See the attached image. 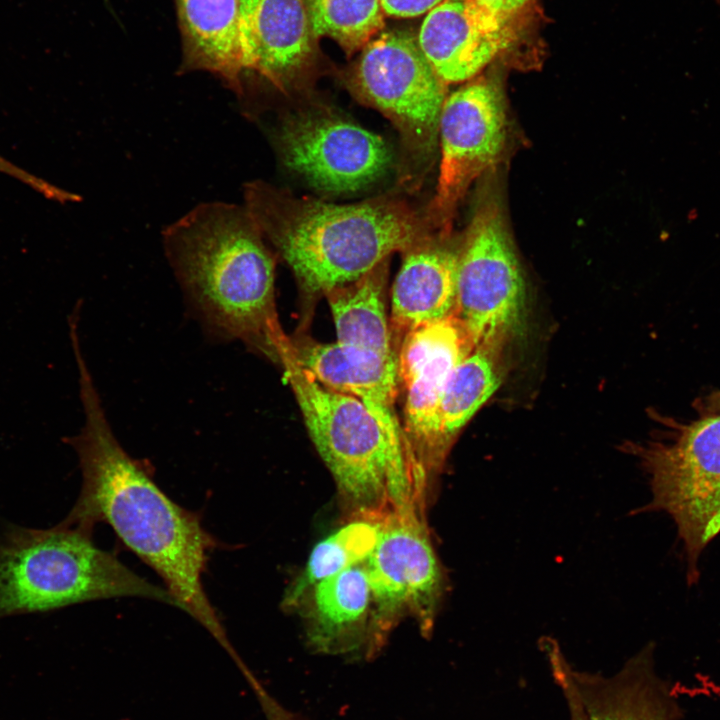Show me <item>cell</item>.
<instances>
[{"instance_id":"cb8c5ba5","label":"cell","mask_w":720,"mask_h":720,"mask_svg":"<svg viewBox=\"0 0 720 720\" xmlns=\"http://www.w3.org/2000/svg\"><path fill=\"white\" fill-rule=\"evenodd\" d=\"M480 12L513 26L532 0H466Z\"/></svg>"},{"instance_id":"8992f818","label":"cell","mask_w":720,"mask_h":720,"mask_svg":"<svg viewBox=\"0 0 720 720\" xmlns=\"http://www.w3.org/2000/svg\"><path fill=\"white\" fill-rule=\"evenodd\" d=\"M671 427L665 440L634 448L652 495L639 512L662 511L672 518L693 584L701 553L720 533V414Z\"/></svg>"},{"instance_id":"d4e9b609","label":"cell","mask_w":720,"mask_h":720,"mask_svg":"<svg viewBox=\"0 0 720 720\" xmlns=\"http://www.w3.org/2000/svg\"><path fill=\"white\" fill-rule=\"evenodd\" d=\"M0 172L8 174L15 179L27 184L37 192L43 194L44 196L58 200V201H65L68 197V193L49 184L48 182L42 180L41 178L36 177L35 175L21 169L20 167L14 165L7 159L0 156Z\"/></svg>"},{"instance_id":"7402d4cb","label":"cell","mask_w":720,"mask_h":720,"mask_svg":"<svg viewBox=\"0 0 720 720\" xmlns=\"http://www.w3.org/2000/svg\"><path fill=\"white\" fill-rule=\"evenodd\" d=\"M379 535L377 522H350L316 544L305 569L292 584L283 606L292 608L321 580L364 562L373 551Z\"/></svg>"},{"instance_id":"277c9868","label":"cell","mask_w":720,"mask_h":720,"mask_svg":"<svg viewBox=\"0 0 720 720\" xmlns=\"http://www.w3.org/2000/svg\"><path fill=\"white\" fill-rule=\"evenodd\" d=\"M279 356L316 450L362 519L422 514L427 481L413 455L390 440L360 400L297 364L288 346Z\"/></svg>"},{"instance_id":"d6986e66","label":"cell","mask_w":720,"mask_h":720,"mask_svg":"<svg viewBox=\"0 0 720 720\" xmlns=\"http://www.w3.org/2000/svg\"><path fill=\"white\" fill-rule=\"evenodd\" d=\"M177 6L184 38L183 70L211 72L241 95L239 0H177Z\"/></svg>"},{"instance_id":"7c38bea8","label":"cell","mask_w":720,"mask_h":720,"mask_svg":"<svg viewBox=\"0 0 720 720\" xmlns=\"http://www.w3.org/2000/svg\"><path fill=\"white\" fill-rule=\"evenodd\" d=\"M474 347L455 315L407 332L401 343L397 370L406 390L403 429L427 482L447 456L439 423L445 385L453 369Z\"/></svg>"},{"instance_id":"4fadbf2b","label":"cell","mask_w":720,"mask_h":720,"mask_svg":"<svg viewBox=\"0 0 720 720\" xmlns=\"http://www.w3.org/2000/svg\"><path fill=\"white\" fill-rule=\"evenodd\" d=\"M540 644L554 679L573 695L587 720L679 719L673 689L656 673L652 644L609 676L575 669L552 638Z\"/></svg>"},{"instance_id":"8fae6325","label":"cell","mask_w":720,"mask_h":720,"mask_svg":"<svg viewBox=\"0 0 720 720\" xmlns=\"http://www.w3.org/2000/svg\"><path fill=\"white\" fill-rule=\"evenodd\" d=\"M441 163L430 212L450 230L471 184L498 160L506 140L504 98L496 81L475 77L446 97L439 120Z\"/></svg>"},{"instance_id":"484cf974","label":"cell","mask_w":720,"mask_h":720,"mask_svg":"<svg viewBox=\"0 0 720 720\" xmlns=\"http://www.w3.org/2000/svg\"><path fill=\"white\" fill-rule=\"evenodd\" d=\"M443 0H380L384 14L394 17H415L429 12Z\"/></svg>"},{"instance_id":"30bf717a","label":"cell","mask_w":720,"mask_h":720,"mask_svg":"<svg viewBox=\"0 0 720 720\" xmlns=\"http://www.w3.org/2000/svg\"><path fill=\"white\" fill-rule=\"evenodd\" d=\"M275 144L289 169L327 193L361 190L386 174L392 162L380 136L328 111L288 115Z\"/></svg>"},{"instance_id":"5bb4252c","label":"cell","mask_w":720,"mask_h":720,"mask_svg":"<svg viewBox=\"0 0 720 720\" xmlns=\"http://www.w3.org/2000/svg\"><path fill=\"white\" fill-rule=\"evenodd\" d=\"M288 351L319 383L360 400L390 440L413 455L396 413V355L383 356L337 341L323 344L304 339H290Z\"/></svg>"},{"instance_id":"ffe728a7","label":"cell","mask_w":720,"mask_h":720,"mask_svg":"<svg viewBox=\"0 0 720 720\" xmlns=\"http://www.w3.org/2000/svg\"><path fill=\"white\" fill-rule=\"evenodd\" d=\"M387 260L359 279L335 287L324 295L333 316L337 342L396 355L385 303Z\"/></svg>"},{"instance_id":"6da1fadb","label":"cell","mask_w":720,"mask_h":720,"mask_svg":"<svg viewBox=\"0 0 720 720\" xmlns=\"http://www.w3.org/2000/svg\"><path fill=\"white\" fill-rule=\"evenodd\" d=\"M84 423L65 438L82 471L80 495L64 521L90 532L109 524L119 539L164 581L176 607L184 610L234 654L202 583L215 540L198 514L172 501L145 466L118 442L80 346L73 348Z\"/></svg>"},{"instance_id":"2e32d148","label":"cell","mask_w":720,"mask_h":720,"mask_svg":"<svg viewBox=\"0 0 720 720\" xmlns=\"http://www.w3.org/2000/svg\"><path fill=\"white\" fill-rule=\"evenodd\" d=\"M514 38L513 26L466 0H443L428 12L417 41L438 76L452 84L475 78Z\"/></svg>"},{"instance_id":"3957f363","label":"cell","mask_w":720,"mask_h":720,"mask_svg":"<svg viewBox=\"0 0 720 720\" xmlns=\"http://www.w3.org/2000/svg\"><path fill=\"white\" fill-rule=\"evenodd\" d=\"M243 194L263 236L311 294L351 283L428 237L416 212L398 199L339 205L261 181L245 184Z\"/></svg>"},{"instance_id":"83f0119b","label":"cell","mask_w":720,"mask_h":720,"mask_svg":"<svg viewBox=\"0 0 720 720\" xmlns=\"http://www.w3.org/2000/svg\"><path fill=\"white\" fill-rule=\"evenodd\" d=\"M715 1H716V2L718 3V5L720 6V0H715Z\"/></svg>"},{"instance_id":"9a60e30c","label":"cell","mask_w":720,"mask_h":720,"mask_svg":"<svg viewBox=\"0 0 720 720\" xmlns=\"http://www.w3.org/2000/svg\"><path fill=\"white\" fill-rule=\"evenodd\" d=\"M239 39L243 74L257 73L281 90L315 58L304 0H239Z\"/></svg>"},{"instance_id":"44dd1931","label":"cell","mask_w":720,"mask_h":720,"mask_svg":"<svg viewBox=\"0 0 720 720\" xmlns=\"http://www.w3.org/2000/svg\"><path fill=\"white\" fill-rule=\"evenodd\" d=\"M496 344L480 343L460 361L445 385L440 407V439L447 455L461 429L501 384Z\"/></svg>"},{"instance_id":"9c48e42d","label":"cell","mask_w":720,"mask_h":720,"mask_svg":"<svg viewBox=\"0 0 720 720\" xmlns=\"http://www.w3.org/2000/svg\"><path fill=\"white\" fill-rule=\"evenodd\" d=\"M446 85L417 39L404 31H388L372 39L350 78L354 95L389 118L407 148L419 157L434 151Z\"/></svg>"},{"instance_id":"603a6c76","label":"cell","mask_w":720,"mask_h":720,"mask_svg":"<svg viewBox=\"0 0 720 720\" xmlns=\"http://www.w3.org/2000/svg\"><path fill=\"white\" fill-rule=\"evenodd\" d=\"M304 2L314 37H330L347 54L363 49L384 26L380 0Z\"/></svg>"},{"instance_id":"52a82bcc","label":"cell","mask_w":720,"mask_h":720,"mask_svg":"<svg viewBox=\"0 0 720 720\" xmlns=\"http://www.w3.org/2000/svg\"><path fill=\"white\" fill-rule=\"evenodd\" d=\"M377 523L378 540L365 560L372 593L365 644L369 659L380 652L405 615L428 637L444 591V576L423 515L391 514Z\"/></svg>"},{"instance_id":"e0dca14e","label":"cell","mask_w":720,"mask_h":720,"mask_svg":"<svg viewBox=\"0 0 720 720\" xmlns=\"http://www.w3.org/2000/svg\"><path fill=\"white\" fill-rule=\"evenodd\" d=\"M459 250L428 237L404 251L392 288L391 324L404 335L455 314Z\"/></svg>"},{"instance_id":"7a4b0ae2","label":"cell","mask_w":720,"mask_h":720,"mask_svg":"<svg viewBox=\"0 0 720 720\" xmlns=\"http://www.w3.org/2000/svg\"><path fill=\"white\" fill-rule=\"evenodd\" d=\"M247 208L212 201L166 226L162 243L185 298L208 333L277 361L289 337L275 306V260Z\"/></svg>"},{"instance_id":"ba28073f","label":"cell","mask_w":720,"mask_h":720,"mask_svg":"<svg viewBox=\"0 0 720 720\" xmlns=\"http://www.w3.org/2000/svg\"><path fill=\"white\" fill-rule=\"evenodd\" d=\"M525 285L501 208L486 200L477 208L459 249L455 316L474 346L497 344L519 332Z\"/></svg>"},{"instance_id":"5b68a950","label":"cell","mask_w":720,"mask_h":720,"mask_svg":"<svg viewBox=\"0 0 720 720\" xmlns=\"http://www.w3.org/2000/svg\"><path fill=\"white\" fill-rule=\"evenodd\" d=\"M115 597L176 606L174 598L98 548L91 533L59 523L0 532V617Z\"/></svg>"},{"instance_id":"4316f807","label":"cell","mask_w":720,"mask_h":720,"mask_svg":"<svg viewBox=\"0 0 720 720\" xmlns=\"http://www.w3.org/2000/svg\"><path fill=\"white\" fill-rule=\"evenodd\" d=\"M696 409L701 415L720 414V390L696 400Z\"/></svg>"},{"instance_id":"ac0fdd59","label":"cell","mask_w":720,"mask_h":720,"mask_svg":"<svg viewBox=\"0 0 720 720\" xmlns=\"http://www.w3.org/2000/svg\"><path fill=\"white\" fill-rule=\"evenodd\" d=\"M307 625L309 647L322 654H347L366 644L372 593L365 561L312 588Z\"/></svg>"}]
</instances>
